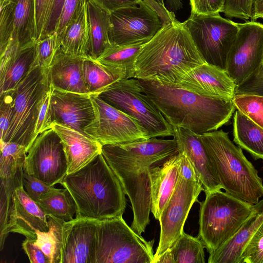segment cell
I'll return each instance as SVG.
<instances>
[{"label": "cell", "mask_w": 263, "mask_h": 263, "mask_svg": "<svg viewBox=\"0 0 263 263\" xmlns=\"http://www.w3.org/2000/svg\"><path fill=\"white\" fill-rule=\"evenodd\" d=\"M89 29V57L97 60L111 44L109 39L110 12L92 0L87 2Z\"/></svg>", "instance_id": "obj_27"}, {"label": "cell", "mask_w": 263, "mask_h": 263, "mask_svg": "<svg viewBox=\"0 0 263 263\" xmlns=\"http://www.w3.org/2000/svg\"><path fill=\"white\" fill-rule=\"evenodd\" d=\"M110 21L109 39L113 45L149 41L162 28L158 15L143 0L110 12Z\"/></svg>", "instance_id": "obj_14"}, {"label": "cell", "mask_w": 263, "mask_h": 263, "mask_svg": "<svg viewBox=\"0 0 263 263\" xmlns=\"http://www.w3.org/2000/svg\"><path fill=\"white\" fill-rule=\"evenodd\" d=\"M59 36L61 48L64 53L73 57L90 58L87 3Z\"/></svg>", "instance_id": "obj_26"}, {"label": "cell", "mask_w": 263, "mask_h": 263, "mask_svg": "<svg viewBox=\"0 0 263 263\" xmlns=\"http://www.w3.org/2000/svg\"><path fill=\"white\" fill-rule=\"evenodd\" d=\"M191 15H209L222 12L224 0H189Z\"/></svg>", "instance_id": "obj_48"}, {"label": "cell", "mask_w": 263, "mask_h": 263, "mask_svg": "<svg viewBox=\"0 0 263 263\" xmlns=\"http://www.w3.org/2000/svg\"><path fill=\"white\" fill-rule=\"evenodd\" d=\"M67 161L61 140L52 129L40 134L29 148L24 171L54 186L67 174Z\"/></svg>", "instance_id": "obj_13"}, {"label": "cell", "mask_w": 263, "mask_h": 263, "mask_svg": "<svg viewBox=\"0 0 263 263\" xmlns=\"http://www.w3.org/2000/svg\"><path fill=\"white\" fill-rule=\"evenodd\" d=\"M179 178L159 219L160 239L153 263L171 248L183 232L189 212L203 191L202 183L183 152Z\"/></svg>", "instance_id": "obj_9"}, {"label": "cell", "mask_w": 263, "mask_h": 263, "mask_svg": "<svg viewBox=\"0 0 263 263\" xmlns=\"http://www.w3.org/2000/svg\"><path fill=\"white\" fill-rule=\"evenodd\" d=\"M157 1L158 2H159V3L164 5V0H157Z\"/></svg>", "instance_id": "obj_56"}, {"label": "cell", "mask_w": 263, "mask_h": 263, "mask_svg": "<svg viewBox=\"0 0 263 263\" xmlns=\"http://www.w3.org/2000/svg\"><path fill=\"white\" fill-rule=\"evenodd\" d=\"M23 173L24 168L12 178H1V233L5 230L8 223L13 193L17 186L23 184Z\"/></svg>", "instance_id": "obj_37"}, {"label": "cell", "mask_w": 263, "mask_h": 263, "mask_svg": "<svg viewBox=\"0 0 263 263\" xmlns=\"http://www.w3.org/2000/svg\"><path fill=\"white\" fill-rule=\"evenodd\" d=\"M263 97V63L235 89V95Z\"/></svg>", "instance_id": "obj_44"}, {"label": "cell", "mask_w": 263, "mask_h": 263, "mask_svg": "<svg viewBox=\"0 0 263 263\" xmlns=\"http://www.w3.org/2000/svg\"><path fill=\"white\" fill-rule=\"evenodd\" d=\"M50 108L53 122L83 134H85V128L95 118L93 106L89 94L59 91L53 87Z\"/></svg>", "instance_id": "obj_17"}, {"label": "cell", "mask_w": 263, "mask_h": 263, "mask_svg": "<svg viewBox=\"0 0 263 263\" xmlns=\"http://www.w3.org/2000/svg\"><path fill=\"white\" fill-rule=\"evenodd\" d=\"M154 263H175L171 248H168Z\"/></svg>", "instance_id": "obj_54"}, {"label": "cell", "mask_w": 263, "mask_h": 263, "mask_svg": "<svg viewBox=\"0 0 263 263\" xmlns=\"http://www.w3.org/2000/svg\"><path fill=\"white\" fill-rule=\"evenodd\" d=\"M263 223V199L253 204L252 212L238 233L214 252L209 263H241L243 250L253 233Z\"/></svg>", "instance_id": "obj_25"}, {"label": "cell", "mask_w": 263, "mask_h": 263, "mask_svg": "<svg viewBox=\"0 0 263 263\" xmlns=\"http://www.w3.org/2000/svg\"><path fill=\"white\" fill-rule=\"evenodd\" d=\"M51 128L59 136L67 161V174L73 173L102 154V145L85 134L53 122Z\"/></svg>", "instance_id": "obj_22"}, {"label": "cell", "mask_w": 263, "mask_h": 263, "mask_svg": "<svg viewBox=\"0 0 263 263\" xmlns=\"http://www.w3.org/2000/svg\"><path fill=\"white\" fill-rule=\"evenodd\" d=\"M35 1L36 41L44 37L55 0Z\"/></svg>", "instance_id": "obj_43"}, {"label": "cell", "mask_w": 263, "mask_h": 263, "mask_svg": "<svg viewBox=\"0 0 263 263\" xmlns=\"http://www.w3.org/2000/svg\"><path fill=\"white\" fill-rule=\"evenodd\" d=\"M65 0H55L51 14L44 37L55 32Z\"/></svg>", "instance_id": "obj_52"}, {"label": "cell", "mask_w": 263, "mask_h": 263, "mask_svg": "<svg viewBox=\"0 0 263 263\" xmlns=\"http://www.w3.org/2000/svg\"><path fill=\"white\" fill-rule=\"evenodd\" d=\"M53 87L45 95L40 108L35 125L34 134L36 138L41 133L51 128L53 123L50 108V97Z\"/></svg>", "instance_id": "obj_46"}, {"label": "cell", "mask_w": 263, "mask_h": 263, "mask_svg": "<svg viewBox=\"0 0 263 263\" xmlns=\"http://www.w3.org/2000/svg\"><path fill=\"white\" fill-rule=\"evenodd\" d=\"M234 142L255 160H263V128L238 110L233 117Z\"/></svg>", "instance_id": "obj_29"}, {"label": "cell", "mask_w": 263, "mask_h": 263, "mask_svg": "<svg viewBox=\"0 0 263 263\" xmlns=\"http://www.w3.org/2000/svg\"><path fill=\"white\" fill-rule=\"evenodd\" d=\"M238 26L226 66L227 72L237 86L263 63V24L251 21Z\"/></svg>", "instance_id": "obj_15"}, {"label": "cell", "mask_w": 263, "mask_h": 263, "mask_svg": "<svg viewBox=\"0 0 263 263\" xmlns=\"http://www.w3.org/2000/svg\"><path fill=\"white\" fill-rule=\"evenodd\" d=\"M99 221L76 217L63 222L60 263H91Z\"/></svg>", "instance_id": "obj_18"}, {"label": "cell", "mask_w": 263, "mask_h": 263, "mask_svg": "<svg viewBox=\"0 0 263 263\" xmlns=\"http://www.w3.org/2000/svg\"><path fill=\"white\" fill-rule=\"evenodd\" d=\"M82 72L84 83L90 95L98 94L119 81L126 79L123 70L90 58L83 60Z\"/></svg>", "instance_id": "obj_28"}, {"label": "cell", "mask_w": 263, "mask_h": 263, "mask_svg": "<svg viewBox=\"0 0 263 263\" xmlns=\"http://www.w3.org/2000/svg\"><path fill=\"white\" fill-rule=\"evenodd\" d=\"M157 138L102 146V154L130 199L134 215L130 227L141 236L150 221L151 170L179 153L175 138Z\"/></svg>", "instance_id": "obj_1"}, {"label": "cell", "mask_w": 263, "mask_h": 263, "mask_svg": "<svg viewBox=\"0 0 263 263\" xmlns=\"http://www.w3.org/2000/svg\"><path fill=\"white\" fill-rule=\"evenodd\" d=\"M252 2V0H224L222 12L227 17L251 19Z\"/></svg>", "instance_id": "obj_45"}, {"label": "cell", "mask_w": 263, "mask_h": 263, "mask_svg": "<svg viewBox=\"0 0 263 263\" xmlns=\"http://www.w3.org/2000/svg\"><path fill=\"white\" fill-rule=\"evenodd\" d=\"M48 71L31 67L15 89L14 112L2 142H15L28 152L36 139L34 131L40 108L50 89Z\"/></svg>", "instance_id": "obj_8"}, {"label": "cell", "mask_w": 263, "mask_h": 263, "mask_svg": "<svg viewBox=\"0 0 263 263\" xmlns=\"http://www.w3.org/2000/svg\"><path fill=\"white\" fill-rule=\"evenodd\" d=\"M140 85L168 123L197 134L227 123L235 107L233 100L206 97L157 80L138 79Z\"/></svg>", "instance_id": "obj_2"}, {"label": "cell", "mask_w": 263, "mask_h": 263, "mask_svg": "<svg viewBox=\"0 0 263 263\" xmlns=\"http://www.w3.org/2000/svg\"><path fill=\"white\" fill-rule=\"evenodd\" d=\"M15 3L13 0H0V53L5 50L13 31Z\"/></svg>", "instance_id": "obj_39"}, {"label": "cell", "mask_w": 263, "mask_h": 263, "mask_svg": "<svg viewBox=\"0 0 263 263\" xmlns=\"http://www.w3.org/2000/svg\"><path fill=\"white\" fill-rule=\"evenodd\" d=\"M61 47L59 35L54 32L35 42V57L32 67H39L49 70V66Z\"/></svg>", "instance_id": "obj_36"}, {"label": "cell", "mask_w": 263, "mask_h": 263, "mask_svg": "<svg viewBox=\"0 0 263 263\" xmlns=\"http://www.w3.org/2000/svg\"><path fill=\"white\" fill-rule=\"evenodd\" d=\"M178 152H183L200 180L204 193L222 189L209 157L197 134L173 127Z\"/></svg>", "instance_id": "obj_20"}, {"label": "cell", "mask_w": 263, "mask_h": 263, "mask_svg": "<svg viewBox=\"0 0 263 263\" xmlns=\"http://www.w3.org/2000/svg\"><path fill=\"white\" fill-rule=\"evenodd\" d=\"M13 1V31L10 40L22 47L36 41L35 1Z\"/></svg>", "instance_id": "obj_30"}, {"label": "cell", "mask_w": 263, "mask_h": 263, "mask_svg": "<svg viewBox=\"0 0 263 263\" xmlns=\"http://www.w3.org/2000/svg\"><path fill=\"white\" fill-rule=\"evenodd\" d=\"M184 23L205 62L226 71L238 23L222 17L219 13L190 16Z\"/></svg>", "instance_id": "obj_11"}, {"label": "cell", "mask_w": 263, "mask_h": 263, "mask_svg": "<svg viewBox=\"0 0 263 263\" xmlns=\"http://www.w3.org/2000/svg\"><path fill=\"white\" fill-rule=\"evenodd\" d=\"M47 215H51L64 221L73 219L77 206L72 195L66 189H58L42 195L35 202Z\"/></svg>", "instance_id": "obj_32"}, {"label": "cell", "mask_w": 263, "mask_h": 263, "mask_svg": "<svg viewBox=\"0 0 263 263\" xmlns=\"http://www.w3.org/2000/svg\"><path fill=\"white\" fill-rule=\"evenodd\" d=\"M144 3L151 8L159 16L162 27H164L174 22L177 19L175 13L169 11L164 6L157 0H143Z\"/></svg>", "instance_id": "obj_50"}, {"label": "cell", "mask_w": 263, "mask_h": 263, "mask_svg": "<svg viewBox=\"0 0 263 263\" xmlns=\"http://www.w3.org/2000/svg\"><path fill=\"white\" fill-rule=\"evenodd\" d=\"M97 95L105 102L137 119L149 138L173 136L174 129L145 93L138 79L119 81Z\"/></svg>", "instance_id": "obj_10"}, {"label": "cell", "mask_w": 263, "mask_h": 263, "mask_svg": "<svg viewBox=\"0 0 263 263\" xmlns=\"http://www.w3.org/2000/svg\"><path fill=\"white\" fill-rule=\"evenodd\" d=\"M22 247L31 263H50L49 260L35 240L26 238L22 243Z\"/></svg>", "instance_id": "obj_49"}, {"label": "cell", "mask_w": 263, "mask_h": 263, "mask_svg": "<svg viewBox=\"0 0 263 263\" xmlns=\"http://www.w3.org/2000/svg\"><path fill=\"white\" fill-rule=\"evenodd\" d=\"M27 151L15 142H1L0 177L10 178L24 168Z\"/></svg>", "instance_id": "obj_35"}, {"label": "cell", "mask_w": 263, "mask_h": 263, "mask_svg": "<svg viewBox=\"0 0 263 263\" xmlns=\"http://www.w3.org/2000/svg\"><path fill=\"white\" fill-rule=\"evenodd\" d=\"M49 230L46 215L27 194L23 184L17 186L12 196L8 223L1 233V250L9 233L22 234L26 238L36 240L37 231Z\"/></svg>", "instance_id": "obj_16"}, {"label": "cell", "mask_w": 263, "mask_h": 263, "mask_svg": "<svg viewBox=\"0 0 263 263\" xmlns=\"http://www.w3.org/2000/svg\"><path fill=\"white\" fill-rule=\"evenodd\" d=\"M175 263H205L204 246L198 237L184 231L171 247Z\"/></svg>", "instance_id": "obj_34"}, {"label": "cell", "mask_w": 263, "mask_h": 263, "mask_svg": "<svg viewBox=\"0 0 263 263\" xmlns=\"http://www.w3.org/2000/svg\"><path fill=\"white\" fill-rule=\"evenodd\" d=\"M176 85L206 97L230 100L237 86L226 70L207 63L191 70Z\"/></svg>", "instance_id": "obj_19"}, {"label": "cell", "mask_w": 263, "mask_h": 263, "mask_svg": "<svg viewBox=\"0 0 263 263\" xmlns=\"http://www.w3.org/2000/svg\"><path fill=\"white\" fill-rule=\"evenodd\" d=\"M88 0H65L55 32L60 36L66 27L81 12Z\"/></svg>", "instance_id": "obj_42"}, {"label": "cell", "mask_w": 263, "mask_h": 263, "mask_svg": "<svg viewBox=\"0 0 263 263\" xmlns=\"http://www.w3.org/2000/svg\"><path fill=\"white\" fill-rule=\"evenodd\" d=\"M166 8L171 11L175 12L183 8L182 0H165Z\"/></svg>", "instance_id": "obj_55"}, {"label": "cell", "mask_w": 263, "mask_h": 263, "mask_svg": "<svg viewBox=\"0 0 263 263\" xmlns=\"http://www.w3.org/2000/svg\"><path fill=\"white\" fill-rule=\"evenodd\" d=\"M23 186L28 195L35 202L43 194L54 190L53 186H50L43 181L32 176L24 171Z\"/></svg>", "instance_id": "obj_47"}, {"label": "cell", "mask_w": 263, "mask_h": 263, "mask_svg": "<svg viewBox=\"0 0 263 263\" xmlns=\"http://www.w3.org/2000/svg\"><path fill=\"white\" fill-rule=\"evenodd\" d=\"M209 157L222 189L241 200L255 204L263 196L258 172L228 133L216 130L198 134Z\"/></svg>", "instance_id": "obj_5"}, {"label": "cell", "mask_w": 263, "mask_h": 263, "mask_svg": "<svg viewBox=\"0 0 263 263\" xmlns=\"http://www.w3.org/2000/svg\"><path fill=\"white\" fill-rule=\"evenodd\" d=\"M109 12L120 8L138 5L141 0H92Z\"/></svg>", "instance_id": "obj_51"}, {"label": "cell", "mask_w": 263, "mask_h": 263, "mask_svg": "<svg viewBox=\"0 0 263 263\" xmlns=\"http://www.w3.org/2000/svg\"><path fill=\"white\" fill-rule=\"evenodd\" d=\"M85 59L67 54L60 47L49 66L48 79L50 85L59 91L89 94L82 72Z\"/></svg>", "instance_id": "obj_24"}, {"label": "cell", "mask_w": 263, "mask_h": 263, "mask_svg": "<svg viewBox=\"0 0 263 263\" xmlns=\"http://www.w3.org/2000/svg\"><path fill=\"white\" fill-rule=\"evenodd\" d=\"M241 263H263V223L246 244L242 253Z\"/></svg>", "instance_id": "obj_40"}, {"label": "cell", "mask_w": 263, "mask_h": 263, "mask_svg": "<svg viewBox=\"0 0 263 263\" xmlns=\"http://www.w3.org/2000/svg\"><path fill=\"white\" fill-rule=\"evenodd\" d=\"M232 101L237 110L263 128V97L235 95Z\"/></svg>", "instance_id": "obj_38"}, {"label": "cell", "mask_w": 263, "mask_h": 263, "mask_svg": "<svg viewBox=\"0 0 263 263\" xmlns=\"http://www.w3.org/2000/svg\"><path fill=\"white\" fill-rule=\"evenodd\" d=\"M147 42L143 41L123 45L110 44L96 60L123 70L126 73V79L134 78L135 62Z\"/></svg>", "instance_id": "obj_31"}, {"label": "cell", "mask_w": 263, "mask_h": 263, "mask_svg": "<svg viewBox=\"0 0 263 263\" xmlns=\"http://www.w3.org/2000/svg\"><path fill=\"white\" fill-rule=\"evenodd\" d=\"M205 63L184 22L176 20L144 44L135 62L134 78L177 84L189 71Z\"/></svg>", "instance_id": "obj_3"}, {"label": "cell", "mask_w": 263, "mask_h": 263, "mask_svg": "<svg viewBox=\"0 0 263 263\" xmlns=\"http://www.w3.org/2000/svg\"></svg>", "instance_id": "obj_57"}, {"label": "cell", "mask_w": 263, "mask_h": 263, "mask_svg": "<svg viewBox=\"0 0 263 263\" xmlns=\"http://www.w3.org/2000/svg\"><path fill=\"white\" fill-rule=\"evenodd\" d=\"M60 184L74 200L76 217L102 220L122 216L125 211V194L102 154L81 169L67 174Z\"/></svg>", "instance_id": "obj_4"}, {"label": "cell", "mask_w": 263, "mask_h": 263, "mask_svg": "<svg viewBox=\"0 0 263 263\" xmlns=\"http://www.w3.org/2000/svg\"><path fill=\"white\" fill-rule=\"evenodd\" d=\"M0 142L9 129L14 112L15 89L0 95Z\"/></svg>", "instance_id": "obj_41"}, {"label": "cell", "mask_w": 263, "mask_h": 263, "mask_svg": "<svg viewBox=\"0 0 263 263\" xmlns=\"http://www.w3.org/2000/svg\"><path fill=\"white\" fill-rule=\"evenodd\" d=\"M154 242L136 233L122 216L99 220L91 263H153Z\"/></svg>", "instance_id": "obj_7"}, {"label": "cell", "mask_w": 263, "mask_h": 263, "mask_svg": "<svg viewBox=\"0 0 263 263\" xmlns=\"http://www.w3.org/2000/svg\"><path fill=\"white\" fill-rule=\"evenodd\" d=\"M251 21L263 19V0H252Z\"/></svg>", "instance_id": "obj_53"}, {"label": "cell", "mask_w": 263, "mask_h": 263, "mask_svg": "<svg viewBox=\"0 0 263 263\" xmlns=\"http://www.w3.org/2000/svg\"><path fill=\"white\" fill-rule=\"evenodd\" d=\"M95 118L84 129L86 135L106 144H120L147 140V131L138 121L91 94Z\"/></svg>", "instance_id": "obj_12"}, {"label": "cell", "mask_w": 263, "mask_h": 263, "mask_svg": "<svg viewBox=\"0 0 263 263\" xmlns=\"http://www.w3.org/2000/svg\"><path fill=\"white\" fill-rule=\"evenodd\" d=\"M200 202L198 237L211 254L232 239L252 212L254 204L235 198L221 190L205 193Z\"/></svg>", "instance_id": "obj_6"}, {"label": "cell", "mask_w": 263, "mask_h": 263, "mask_svg": "<svg viewBox=\"0 0 263 263\" xmlns=\"http://www.w3.org/2000/svg\"><path fill=\"white\" fill-rule=\"evenodd\" d=\"M49 230L37 231L35 243L48 257L50 263H60L62 246V226L64 221L47 215Z\"/></svg>", "instance_id": "obj_33"}, {"label": "cell", "mask_w": 263, "mask_h": 263, "mask_svg": "<svg viewBox=\"0 0 263 263\" xmlns=\"http://www.w3.org/2000/svg\"><path fill=\"white\" fill-rule=\"evenodd\" d=\"M182 153L170 157L151 170L152 199L151 212L159 220L161 213L171 197L180 175Z\"/></svg>", "instance_id": "obj_23"}, {"label": "cell", "mask_w": 263, "mask_h": 263, "mask_svg": "<svg viewBox=\"0 0 263 263\" xmlns=\"http://www.w3.org/2000/svg\"><path fill=\"white\" fill-rule=\"evenodd\" d=\"M35 42L20 47L10 41L1 54L0 95L14 89L30 70L35 57Z\"/></svg>", "instance_id": "obj_21"}]
</instances>
